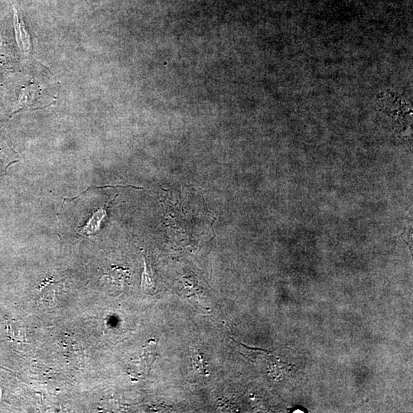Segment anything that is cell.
Segmentation results:
<instances>
[{
	"instance_id": "obj_1",
	"label": "cell",
	"mask_w": 413,
	"mask_h": 413,
	"mask_svg": "<svg viewBox=\"0 0 413 413\" xmlns=\"http://www.w3.org/2000/svg\"><path fill=\"white\" fill-rule=\"evenodd\" d=\"M143 261L144 272L142 277V289L145 293L153 295L157 291L158 286L157 275L145 256H143Z\"/></svg>"
},
{
	"instance_id": "obj_3",
	"label": "cell",
	"mask_w": 413,
	"mask_h": 413,
	"mask_svg": "<svg viewBox=\"0 0 413 413\" xmlns=\"http://www.w3.org/2000/svg\"><path fill=\"white\" fill-rule=\"evenodd\" d=\"M14 26L16 31V41L19 44V48L24 53H28L30 48L29 36L25 31L23 22L19 19L17 12L14 10Z\"/></svg>"
},
{
	"instance_id": "obj_4",
	"label": "cell",
	"mask_w": 413,
	"mask_h": 413,
	"mask_svg": "<svg viewBox=\"0 0 413 413\" xmlns=\"http://www.w3.org/2000/svg\"><path fill=\"white\" fill-rule=\"evenodd\" d=\"M106 209H102L98 210L97 212L92 216V218L89 220L88 223L86 224L85 227L81 230L82 234L87 236L94 234L95 233L99 230V227H100L101 222H102L104 218L106 217Z\"/></svg>"
},
{
	"instance_id": "obj_5",
	"label": "cell",
	"mask_w": 413,
	"mask_h": 413,
	"mask_svg": "<svg viewBox=\"0 0 413 413\" xmlns=\"http://www.w3.org/2000/svg\"><path fill=\"white\" fill-rule=\"evenodd\" d=\"M192 362L196 369L199 371L200 374L206 375L208 374L206 371V363L203 355L200 353H195L192 356Z\"/></svg>"
},
{
	"instance_id": "obj_2",
	"label": "cell",
	"mask_w": 413,
	"mask_h": 413,
	"mask_svg": "<svg viewBox=\"0 0 413 413\" xmlns=\"http://www.w3.org/2000/svg\"><path fill=\"white\" fill-rule=\"evenodd\" d=\"M157 342L154 339L151 340L148 344L145 345V348L142 350V354L140 356V364L142 366V371L144 373L148 372L153 363L157 357Z\"/></svg>"
}]
</instances>
